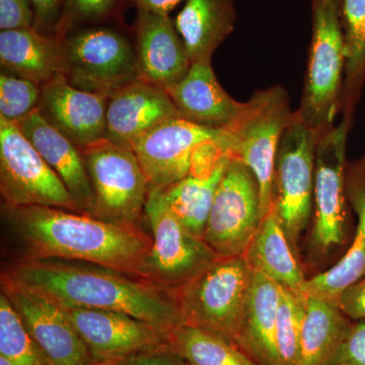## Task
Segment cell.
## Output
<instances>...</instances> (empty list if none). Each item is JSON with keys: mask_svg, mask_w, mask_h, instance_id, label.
<instances>
[{"mask_svg": "<svg viewBox=\"0 0 365 365\" xmlns=\"http://www.w3.org/2000/svg\"><path fill=\"white\" fill-rule=\"evenodd\" d=\"M294 112L281 86L257 91L227 128L228 150L253 173L260 189L262 218L272 210L276 157Z\"/></svg>", "mask_w": 365, "mask_h": 365, "instance_id": "cell-6", "label": "cell"}, {"mask_svg": "<svg viewBox=\"0 0 365 365\" xmlns=\"http://www.w3.org/2000/svg\"><path fill=\"white\" fill-rule=\"evenodd\" d=\"M151 242L150 232L143 227L67 209L1 204L2 264L66 259L139 275Z\"/></svg>", "mask_w": 365, "mask_h": 365, "instance_id": "cell-1", "label": "cell"}, {"mask_svg": "<svg viewBox=\"0 0 365 365\" xmlns=\"http://www.w3.org/2000/svg\"><path fill=\"white\" fill-rule=\"evenodd\" d=\"M116 362H97L93 361V364L88 365H115Z\"/></svg>", "mask_w": 365, "mask_h": 365, "instance_id": "cell-41", "label": "cell"}, {"mask_svg": "<svg viewBox=\"0 0 365 365\" xmlns=\"http://www.w3.org/2000/svg\"><path fill=\"white\" fill-rule=\"evenodd\" d=\"M1 292L53 365L93 364L66 307L46 295L0 276Z\"/></svg>", "mask_w": 365, "mask_h": 365, "instance_id": "cell-13", "label": "cell"}, {"mask_svg": "<svg viewBox=\"0 0 365 365\" xmlns=\"http://www.w3.org/2000/svg\"><path fill=\"white\" fill-rule=\"evenodd\" d=\"M245 257L252 268L265 274L281 287L297 294L302 292L307 278L273 208L262 220Z\"/></svg>", "mask_w": 365, "mask_h": 365, "instance_id": "cell-25", "label": "cell"}, {"mask_svg": "<svg viewBox=\"0 0 365 365\" xmlns=\"http://www.w3.org/2000/svg\"><path fill=\"white\" fill-rule=\"evenodd\" d=\"M145 220L153 242L139 275L150 282L176 289L220 258L203 237L192 234L178 220L160 189H150Z\"/></svg>", "mask_w": 365, "mask_h": 365, "instance_id": "cell-8", "label": "cell"}, {"mask_svg": "<svg viewBox=\"0 0 365 365\" xmlns=\"http://www.w3.org/2000/svg\"><path fill=\"white\" fill-rule=\"evenodd\" d=\"M364 160H365V158H364Z\"/></svg>", "mask_w": 365, "mask_h": 365, "instance_id": "cell-43", "label": "cell"}, {"mask_svg": "<svg viewBox=\"0 0 365 365\" xmlns=\"http://www.w3.org/2000/svg\"><path fill=\"white\" fill-rule=\"evenodd\" d=\"M0 365H14L11 360L6 359L4 355H0Z\"/></svg>", "mask_w": 365, "mask_h": 365, "instance_id": "cell-40", "label": "cell"}, {"mask_svg": "<svg viewBox=\"0 0 365 365\" xmlns=\"http://www.w3.org/2000/svg\"><path fill=\"white\" fill-rule=\"evenodd\" d=\"M2 71L43 86L64 74L61 40L35 29L0 32Z\"/></svg>", "mask_w": 365, "mask_h": 365, "instance_id": "cell-22", "label": "cell"}, {"mask_svg": "<svg viewBox=\"0 0 365 365\" xmlns=\"http://www.w3.org/2000/svg\"><path fill=\"white\" fill-rule=\"evenodd\" d=\"M0 355L14 365H53L26 331L9 299L0 292Z\"/></svg>", "mask_w": 365, "mask_h": 365, "instance_id": "cell-30", "label": "cell"}, {"mask_svg": "<svg viewBox=\"0 0 365 365\" xmlns=\"http://www.w3.org/2000/svg\"><path fill=\"white\" fill-rule=\"evenodd\" d=\"M115 365H188L168 345L153 348L127 357Z\"/></svg>", "mask_w": 365, "mask_h": 365, "instance_id": "cell-38", "label": "cell"}, {"mask_svg": "<svg viewBox=\"0 0 365 365\" xmlns=\"http://www.w3.org/2000/svg\"><path fill=\"white\" fill-rule=\"evenodd\" d=\"M184 0H131L137 11L170 14V11Z\"/></svg>", "mask_w": 365, "mask_h": 365, "instance_id": "cell-39", "label": "cell"}, {"mask_svg": "<svg viewBox=\"0 0 365 365\" xmlns=\"http://www.w3.org/2000/svg\"><path fill=\"white\" fill-rule=\"evenodd\" d=\"M0 194L9 207L49 206L78 211L58 175L14 122L0 117Z\"/></svg>", "mask_w": 365, "mask_h": 365, "instance_id": "cell-10", "label": "cell"}, {"mask_svg": "<svg viewBox=\"0 0 365 365\" xmlns=\"http://www.w3.org/2000/svg\"><path fill=\"white\" fill-rule=\"evenodd\" d=\"M139 78L167 90L192 66L170 14L137 11L133 30Z\"/></svg>", "mask_w": 365, "mask_h": 365, "instance_id": "cell-18", "label": "cell"}, {"mask_svg": "<svg viewBox=\"0 0 365 365\" xmlns=\"http://www.w3.org/2000/svg\"><path fill=\"white\" fill-rule=\"evenodd\" d=\"M345 38L342 109L351 112L365 78V0H341Z\"/></svg>", "mask_w": 365, "mask_h": 365, "instance_id": "cell-29", "label": "cell"}, {"mask_svg": "<svg viewBox=\"0 0 365 365\" xmlns=\"http://www.w3.org/2000/svg\"><path fill=\"white\" fill-rule=\"evenodd\" d=\"M66 0H33V29L45 35L54 36Z\"/></svg>", "mask_w": 365, "mask_h": 365, "instance_id": "cell-36", "label": "cell"}, {"mask_svg": "<svg viewBox=\"0 0 365 365\" xmlns=\"http://www.w3.org/2000/svg\"><path fill=\"white\" fill-rule=\"evenodd\" d=\"M346 195L356 215L351 244L335 265L309 278L300 294L335 302L346 287L365 277V160L346 169Z\"/></svg>", "mask_w": 365, "mask_h": 365, "instance_id": "cell-21", "label": "cell"}, {"mask_svg": "<svg viewBox=\"0 0 365 365\" xmlns=\"http://www.w3.org/2000/svg\"><path fill=\"white\" fill-rule=\"evenodd\" d=\"M131 0H66L54 36L66 34L83 26L122 23V11Z\"/></svg>", "mask_w": 365, "mask_h": 365, "instance_id": "cell-32", "label": "cell"}, {"mask_svg": "<svg viewBox=\"0 0 365 365\" xmlns=\"http://www.w3.org/2000/svg\"><path fill=\"white\" fill-rule=\"evenodd\" d=\"M337 365H350V364H337Z\"/></svg>", "mask_w": 365, "mask_h": 365, "instance_id": "cell-42", "label": "cell"}, {"mask_svg": "<svg viewBox=\"0 0 365 365\" xmlns=\"http://www.w3.org/2000/svg\"><path fill=\"white\" fill-rule=\"evenodd\" d=\"M312 40L304 93L297 113L324 133L342 109L345 38L341 0H311Z\"/></svg>", "mask_w": 365, "mask_h": 365, "instance_id": "cell-3", "label": "cell"}, {"mask_svg": "<svg viewBox=\"0 0 365 365\" xmlns=\"http://www.w3.org/2000/svg\"><path fill=\"white\" fill-rule=\"evenodd\" d=\"M235 20V0H186L174 23L192 63L211 61Z\"/></svg>", "mask_w": 365, "mask_h": 365, "instance_id": "cell-24", "label": "cell"}, {"mask_svg": "<svg viewBox=\"0 0 365 365\" xmlns=\"http://www.w3.org/2000/svg\"><path fill=\"white\" fill-rule=\"evenodd\" d=\"M60 40L63 76L79 90L110 97L139 78L134 38L122 24L83 26Z\"/></svg>", "mask_w": 365, "mask_h": 365, "instance_id": "cell-5", "label": "cell"}, {"mask_svg": "<svg viewBox=\"0 0 365 365\" xmlns=\"http://www.w3.org/2000/svg\"><path fill=\"white\" fill-rule=\"evenodd\" d=\"M304 317V295L281 287L276 346L280 365H297Z\"/></svg>", "mask_w": 365, "mask_h": 365, "instance_id": "cell-31", "label": "cell"}, {"mask_svg": "<svg viewBox=\"0 0 365 365\" xmlns=\"http://www.w3.org/2000/svg\"><path fill=\"white\" fill-rule=\"evenodd\" d=\"M319 133L294 112L276 157L273 209L294 251L314 207L316 153Z\"/></svg>", "mask_w": 365, "mask_h": 365, "instance_id": "cell-9", "label": "cell"}, {"mask_svg": "<svg viewBox=\"0 0 365 365\" xmlns=\"http://www.w3.org/2000/svg\"><path fill=\"white\" fill-rule=\"evenodd\" d=\"M350 114L342 121L319 134L314 175V223L312 246L324 254L342 246L346 227V144Z\"/></svg>", "mask_w": 365, "mask_h": 365, "instance_id": "cell-12", "label": "cell"}, {"mask_svg": "<svg viewBox=\"0 0 365 365\" xmlns=\"http://www.w3.org/2000/svg\"><path fill=\"white\" fill-rule=\"evenodd\" d=\"M109 97L79 90L63 76L42 86L38 111L81 150L105 139Z\"/></svg>", "mask_w": 365, "mask_h": 365, "instance_id": "cell-16", "label": "cell"}, {"mask_svg": "<svg viewBox=\"0 0 365 365\" xmlns=\"http://www.w3.org/2000/svg\"><path fill=\"white\" fill-rule=\"evenodd\" d=\"M178 117L181 114L165 88L137 78L110 96L105 139L132 150L148 132Z\"/></svg>", "mask_w": 365, "mask_h": 365, "instance_id": "cell-17", "label": "cell"}, {"mask_svg": "<svg viewBox=\"0 0 365 365\" xmlns=\"http://www.w3.org/2000/svg\"><path fill=\"white\" fill-rule=\"evenodd\" d=\"M334 302L347 318L365 319V277L346 287Z\"/></svg>", "mask_w": 365, "mask_h": 365, "instance_id": "cell-37", "label": "cell"}, {"mask_svg": "<svg viewBox=\"0 0 365 365\" xmlns=\"http://www.w3.org/2000/svg\"><path fill=\"white\" fill-rule=\"evenodd\" d=\"M253 268L245 255L218 258L203 272L173 290L187 325L237 343L241 335Z\"/></svg>", "mask_w": 365, "mask_h": 365, "instance_id": "cell-4", "label": "cell"}, {"mask_svg": "<svg viewBox=\"0 0 365 365\" xmlns=\"http://www.w3.org/2000/svg\"><path fill=\"white\" fill-rule=\"evenodd\" d=\"M42 86L1 71L0 73V117L16 122L39 107Z\"/></svg>", "mask_w": 365, "mask_h": 365, "instance_id": "cell-33", "label": "cell"}, {"mask_svg": "<svg viewBox=\"0 0 365 365\" xmlns=\"http://www.w3.org/2000/svg\"><path fill=\"white\" fill-rule=\"evenodd\" d=\"M167 345L188 365H260L234 341L187 324L170 331Z\"/></svg>", "mask_w": 365, "mask_h": 365, "instance_id": "cell-28", "label": "cell"}, {"mask_svg": "<svg viewBox=\"0 0 365 365\" xmlns=\"http://www.w3.org/2000/svg\"><path fill=\"white\" fill-rule=\"evenodd\" d=\"M230 158L220 163L208 176L189 174L167 188L160 189L170 211L192 234L203 237L216 189Z\"/></svg>", "mask_w": 365, "mask_h": 365, "instance_id": "cell-27", "label": "cell"}, {"mask_svg": "<svg viewBox=\"0 0 365 365\" xmlns=\"http://www.w3.org/2000/svg\"><path fill=\"white\" fill-rule=\"evenodd\" d=\"M165 91L184 119L215 130H227L244 109L245 102L220 85L211 61L192 63L186 76Z\"/></svg>", "mask_w": 365, "mask_h": 365, "instance_id": "cell-19", "label": "cell"}, {"mask_svg": "<svg viewBox=\"0 0 365 365\" xmlns=\"http://www.w3.org/2000/svg\"><path fill=\"white\" fill-rule=\"evenodd\" d=\"M352 324L335 302L304 295V317L297 365H331Z\"/></svg>", "mask_w": 365, "mask_h": 365, "instance_id": "cell-26", "label": "cell"}, {"mask_svg": "<svg viewBox=\"0 0 365 365\" xmlns=\"http://www.w3.org/2000/svg\"><path fill=\"white\" fill-rule=\"evenodd\" d=\"M66 307L69 319L97 362H119L167 345L170 331L131 314L88 307Z\"/></svg>", "mask_w": 365, "mask_h": 365, "instance_id": "cell-15", "label": "cell"}, {"mask_svg": "<svg viewBox=\"0 0 365 365\" xmlns=\"http://www.w3.org/2000/svg\"><path fill=\"white\" fill-rule=\"evenodd\" d=\"M227 140L225 131L178 117L148 132L132 150L150 180V189H165L188 176L194 155L201 146Z\"/></svg>", "mask_w": 365, "mask_h": 365, "instance_id": "cell-14", "label": "cell"}, {"mask_svg": "<svg viewBox=\"0 0 365 365\" xmlns=\"http://www.w3.org/2000/svg\"><path fill=\"white\" fill-rule=\"evenodd\" d=\"M365 365V319L352 324L331 365Z\"/></svg>", "mask_w": 365, "mask_h": 365, "instance_id": "cell-34", "label": "cell"}, {"mask_svg": "<svg viewBox=\"0 0 365 365\" xmlns=\"http://www.w3.org/2000/svg\"><path fill=\"white\" fill-rule=\"evenodd\" d=\"M0 276L62 307L121 312L167 331L185 324L173 290L100 264L39 259L2 264Z\"/></svg>", "mask_w": 365, "mask_h": 365, "instance_id": "cell-2", "label": "cell"}, {"mask_svg": "<svg viewBox=\"0 0 365 365\" xmlns=\"http://www.w3.org/2000/svg\"><path fill=\"white\" fill-rule=\"evenodd\" d=\"M16 124L41 157L58 175L79 212L90 215L93 194L81 148L54 128L38 109Z\"/></svg>", "mask_w": 365, "mask_h": 365, "instance_id": "cell-20", "label": "cell"}, {"mask_svg": "<svg viewBox=\"0 0 365 365\" xmlns=\"http://www.w3.org/2000/svg\"><path fill=\"white\" fill-rule=\"evenodd\" d=\"M81 153L93 194L90 215L143 227L150 182L134 151L103 139Z\"/></svg>", "mask_w": 365, "mask_h": 365, "instance_id": "cell-7", "label": "cell"}, {"mask_svg": "<svg viewBox=\"0 0 365 365\" xmlns=\"http://www.w3.org/2000/svg\"><path fill=\"white\" fill-rule=\"evenodd\" d=\"M34 19L33 0H0V31L33 28Z\"/></svg>", "mask_w": 365, "mask_h": 365, "instance_id": "cell-35", "label": "cell"}, {"mask_svg": "<svg viewBox=\"0 0 365 365\" xmlns=\"http://www.w3.org/2000/svg\"><path fill=\"white\" fill-rule=\"evenodd\" d=\"M262 220L258 182L244 163L230 155L216 189L203 240L220 258L242 256Z\"/></svg>", "mask_w": 365, "mask_h": 365, "instance_id": "cell-11", "label": "cell"}, {"mask_svg": "<svg viewBox=\"0 0 365 365\" xmlns=\"http://www.w3.org/2000/svg\"><path fill=\"white\" fill-rule=\"evenodd\" d=\"M281 285L253 269L246 313L237 345L260 365H280L276 322Z\"/></svg>", "mask_w": 365, "mask_h": 365, "instance_id": "cell-23", "label": "cell"}]
</instances>
